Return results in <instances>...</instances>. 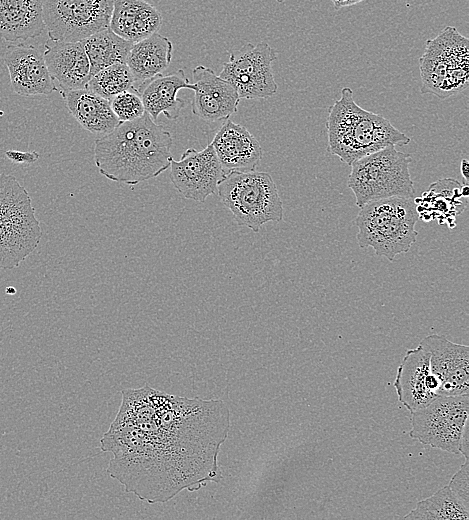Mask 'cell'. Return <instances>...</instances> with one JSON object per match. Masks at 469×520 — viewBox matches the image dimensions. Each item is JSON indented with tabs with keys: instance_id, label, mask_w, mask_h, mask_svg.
<instances>
[{
	"instance_id": "6da1fadb",
	"label": "cell",
	"mask_w": 469,
	"mask_h": 520,
	"mask_svg": "<svg viewBox=\"0 0 469 520\" xmlns=\"http://www.w3.org/2000/svg\"><path fill=\"white\" fill-rule=\"evenodd\" d=\"M121 394L100 447L112 454L107 472L126 492L164 503L219 481L218 454L230 429L222 400L167 394L148 384Z\"/></svg>"
},
{
	"instance_id": "7a4b0ae2",
	"label": "cell",
	"mask_w": 469,
	"mask_h": 520,
	"mask_svg": "<svg viewBox=\"0 0 469 520\" xmlns=\"http://www.w3.org/2000/svg\"><path fill=\"white\" fill-rule=\"evenodd\" d=\"M173 138L150 115L121 122L94 144V162L107 179L137 185L157 177L170 166Z\"/></svg>"
},
{
	"instance_id": "3957f363",
	"label": "cell",
	"mask_w": 469,
	"mask_h": 520,
	"mask_svg": "<svg viewBox=\"0 0 469 520\" xmlns=\"http://www.w3.org/2000/svg\"><path fill=\"white\" fill-rule=\"evenodd\" d=\"M353 96L350 87H343L341 97L329 107L326 128L330 154L351 165L383 148L409 144L407 135L382 115L360 107Z\"/></svg>"
},
{
	"instance_id": "277c9868",
	"label": "cell",
	"mask_w": 469,
	"mask_h": 520,
	"mask_svg": "<svg viewBox=\"0 0 469 520\" xmlns=\"http://www.w3.org/2000/svg\"><path fill=\"white\" fill-rule=\"evenodd\" d=\"M418 219L413 198L392 197L369 202L360 208L356 217L358 246L372 247L377 256L393 262L416 242Z\"/></svg>"
},
{
	"instance_id": "5b68a950",
	"label": "cell",
	"mask_w": 469,
	"mask_h": 520,
	"mask_svg": "<svg viewBox=\"0 0 469 520\" xmlns=\"http://www.w3.org/2000/svg\"><path fill=\"white\" fill-rule=\"evenodd\" d=\"M41 238L28 191L14 176L0 173V270L18 267Z\"/></svg>"
},
{
	"instance_id": "8992f818",
	"label": "cell",
	"mask_w": 469,
	"mask_h": 520,
	"mask_svg": "<svg viewBox=\"0 0 469 520\" xmlns=\"http://www.w3.org/2000/svg\"><path fill=\"white\" fill-rule=\"evenodd\" d=\"M216 192L236 223L253 232H258L268 222L283 220V203L267 172L228 171Z\"/></svg>"
},
{
	"instance_id": "52a82bcc",
	"label": "cell",
	"mask_w": 469,
	"mask_h": 520,
	"mask_svg": "<svg viewBox=\"0 0 469 520\" xmlns=\"http://www.w3.org/2000/svg\"><path fill=\"white\" fill-rule=\"evenodd\" d=\"M411 155L389 146L353 162L348 187L359 208L386 198H413L414 185L409 165Z\"/></svg>"
},
{
	"instance_id": "ba28073f",
	"label": "cell",
	"mask_w": 469,
	"mask_h": 520,
	"mask_svg": "<svg viewBox=\"0 0 469 520\" xmlns=\"http://www.w3.org/2000/svg\"><path fill=\"white\" fill-rule=\"evenodd\" d=\"M468 416V394L438 396L411 412L409 436L423 445L459 455L460 439Z\"/></svg>"
},
{
	"instance_id": "9c48e42d",
	"label": "cell",
	"mask_w": 469,
	"mask_h": 520,
	"mask_svg": "<svg viewBox=\"0 0 469 520\" xmlns=\"http://www.w3.org/2000/svg\"><path fill=\"white\" fill-rule=\"evenodd\" d=\"M114 1L43 0V20L49 39L77 42L108 28Z\"/></svg>"
},
{
	"instance_id": "30bf717a",
	"label": "cell",
	"mask_w": 469,
	"mask_h": 520,
	"mask_svg": "<svg viewBox=\"0 0 469 520\" xmlns=\"http://www.w3.org/2000/svg\"><path fill=\"white\" fill-rule=\"evenodd\" d=\"M228 53L219 76L236 89L240 99L269 98L277 92L272 69L277 52L267 42L246 43Z\"/></svg>"
},
{
	"instance_id": "8fae6325",
	"label": "cell",
	"mask_w": 469,
	"mask_h": 520,
	"mask_svg": "<svg viewBox=\"0 0 469 520\" xmlns=\"http://www.w3.org/2000/svg\"><path fill=\"white\" fill-rule=\"evenodd\" d=\"M170 180L185 199L204 202L214 194L226 173L211 143L204 149H187L179 160L171 159Z\"/></svg>"
},
{
	"instance_id": "7c38bea8",
	"label": "cell",
	"mask_w": 469,
	"mask_h": 520,
	"mask_svg": "<svg viewBox=\"0 0 469 520\" xmlns=\"http://www.w3.org/2000/svg\"><path fill=\"white\" fill-rule=\"evenodd\" d=\"M420 345L430 353V371L437 381L439 396L469 392V347L453 343L443 335L424 337Z\"/></svg>"
},
{
	"instance_id": "4fadbf2b",
	"label": "cell",
	"mask_w": 469,
	"mask_h": 520,
	"mask_svg": "<svg viewBox=\"0 0 469 520\" xmlns=\"http://www.w3.org/2000/svg\"><path fill=\"white\" fill-rule=\"evenodd\" d=\"M393 385L398 400L410 413L439 396L437 381L430 371V353L420 344L406 351Z\"/></svg>"
},
{
	"instance_id": "5bb4252c",
	"label": "cell",
	"mask_w": 469,
	"mask_h": 520,
	"mask_svg": "<svg viewBox=\"0 0 469 520\" xmlns=\"http://www.w3.org/2000/svg\"><path fill=\"white\" fill-rule=\"evenodd\" d=\"M192 77V112L195 116L207 122H217L229 119L237 112L240 97L230 83L203 65L192 70Z\"/></svg>"
},
{
	"instance_id": "9a60e30c",
	"label": "cell",
	"mask_w": 469,
	"mask_h": 520,
	"mask_svg": "<svg viewBox=\"0 0 469 520\" xmlns=\"http://www.w3.org/2000/svg\"><path fill=\"white\" fill-rule=\"evenodd\" d=\"M12 90L20 96L50 95L57 87L43 53L31 45L11 44L4 52Z\"/></svg>"
},
{
	"instance_id": "2e32d148",
	"label": "cell",
	"mask_w": 469,
	"mask_h": 520,
	"mask_svg": "<svg viewBox=\"0 0 469 520\" xmlns=\"http://www.w3.org/2000/svg\"><path fill=\"white\" fill-rule=\"evenodd\" d=\"M43 56L50 76L60 92L87 88L91 71L82 41L50 40L45 44Z\"/></svg>"
},
{
	"instance_id": "e0dca14e",
	"label": "cell",
	"mask_w": 469,
	"mask_h": 520,
	"mask_svg": "<svg viewBox=\"0 0 469 520\" xmlns=\"http://www.w3.org/2000/svg\"><path fill=\"white\" fill-rule=\"evenodd\" d=\"M225 171H254L262 158V147L249 130L224 120L210 142Z\"/></svg>"
},
{
	"instance_id": "ac0fdd59",
	"label": "cell",
	"mask_w": 469,
	"mask_h": 520,
	"mask_svg": "<svg viewBox=\"0 0 469 520\" xmlns=\"http://www.w3.org/2000/svg\"><path fill=\"white\" fill-rule=\"evenodd\" d=\"M140 95L145 112L156 122L160 114L169 120H176L184 107V101L177 97L181 89H191V82L187 79L184 70L162 75L140 82L134 88Z\"/></svg>"
},
{
	"instance_id": "d6986e66",
	"label": "cell",
	"mask_w": 469,
	"mask_h": 520,
	"mask_svg": "<svg viewBox=\"0 0 469 520\" xmlns=\"http://www.w3.org/2000/svg\"><path fill=\"white\" fill-rule=\"evenodd\" d=\"M161 12L145 0H115L109 28L132 43L158 32Z\"/></svg>"
},
{
	"instance_id": "ffe728a7",
	"label": "cell",
	"mask_w": 469,
	"mask_h": 520,
	"mask_svg": "<svg viewBox=\"0 0 469 520\" xmlns=\"http://www.w3.org/2000/svg\"><path fill=\"white\" fill-rule=\"evenodd\" d=\"M60 93L69 113L82 128L93 134L106 135L121 123L112 111L110 100L88 88Z\"/></svg>"
},
{
	"instance_id": "44dd1931",
	"label": "cell",
	"mask_w": 469,
	"mask_h": 520,
	"mask_svg": "<svg viewBox=\"0 0 469 520\" xmlns=\"http://www.w3.org/2000/svg\"><path fill=\"white\" fill-rule=\"evenodd\" d=\"M43 0H0V40L15 42L41 35Z\"/></svg>"
},
{
	"instance_id": "7402d4cb",
	"label": "cell",
	"mask_w": 469,
	"mask_h": 520,
	"mask_svg": "<svg viewBox=\"0 0 469 520\" xmlns=\"http://www.w3.org/2000/svg\"><path fill=\"white\" fill-rule=\"evenodd\" d=\"M173 45L158 32L133 43L126 60L135 82L162 74L172 60Z\"/></svg>"
},
{
	"instance_id": "603a6c76",
	"label": "cell",
	"mask_w": 469,
	"mask_h": 520,
	"mask_svg": "<svg viewBox=\"0 0 469 520\" xmlns=\"http://www.w3.org/2000/svg\"><path fill=\"white\" fill-rule=\"evenodd\" d=\"M82 44L90 63L91 76L108 66L126 63L133 45L109 27L83 39Z\"/></svg>"
},
{
	"instance_id": "cb8c5ba5",
	"label": "cell",
	"mask_w": 469,
	"mask_h": 520,
	"mask_svg": "<svg viewBox=\"0 0 469 520\" xmlns=\"http://www.w3.org/2000/svg\"><path fill=\"white\" fill-rule=\"evenodd\" d=\"M404 519L468 520L469 509L455 496L448 485L417 503Z\"/></svg>"
},
{
	"instance_id": "d4e9b609",
	"label": "cell",
	"mask_w": 469,
	"mask_h": 520,
	"mask_svg": "<svg viewBox=\"0 0 469 520\" xmlns=\"http://www.w3.org/2000/svg\"><path fill=\"white\" fill-rule=\"evenodd\" d=\"M87 88L111 100L122 92L134 90L135 79L126 63H117L93 74Z\"/></svg>"
},
{
	"instance_id": "484cf974",
	"label": "cell",
	"mask_w": 469,
	"mask_h": 520,
	"mask_svg": "<svg viewBox=\"0 0 469 520\" xmlns=\"http://www.w3.org/2000/svg\"><path fill=\"white\" fill-rule=\"evenodd\" d=\"M110 105L120 122L136 120L145 113L142 99L135 89L114 96L110 100Z\"/></svg>"
},
{
	"instance_id": "4316f807",
	"label": "cell",
	"mask_w": 469,
	"mask_h": 520,
	"mask_svg": "<svg viewBox=\"0 0 469 520\" xmlns=\"http://www.w3.org/2000/svg\"><path fill=\"white\" fill-rule=\"evenodd\" d=\"M469 469L468 459H465L464 464L453 475L448 486L455 494V496L469 509Z\"/></svg>"
},
{
	"instance_id": "83f0119b",
	"label": "cell",
	"mask_w": 469,
	"mask_h": 520,
	"mask_svg": "<svg viewBox=\"0 0 469 520\" xmlns=\"http://www.w3.org/2000/svg\"><path fill=\"white\" fill-rule=\"evenodd\" d=\"M5 156L13 163L29 166L39 159L36 151L7 150Z\"/></svg>"
},
{
	"instance_id": "f1b7e54d",
	"label": "cell",
	"mask_w": 469,
	"mask_h": 520,
	"mask_svg": "<svg viewBox=\"0 0 469 520\" xmlns=\"http://www.w3.org/2000/svg\"><path fill=\"white\" fill-rule=\"evenodd\" d=\"M468 432H469V430H468V422H467L463 428L461 439H460V454L463 455L465 457V459H468V449H469Z\"/></svg>"
},
{
	"instance_id": "f546056e",
	"label": "cell",
	"mask_w": 469,
	"mask_h": 520,
	"mask_svg": "<svg viewBox=\"0 0 469 520\" xmlns=\"http://www.w3.org/2000/svg\"><path fill=\"white\" fill-rule=\"evenodd\" d=\"M335 9L349 7L365 0H330Z\"/></svg>"
},
{
	"instance_id": "4dcf8cb0",
	"label": "cell",
	"mask_w": 469,
	"mask_h": 520,
	"mask_svg": "<svg viewBox=\"0 0 469 520\" xmlns=\"http://www.w3.org/2000/svg\"><path fill=\"white\" fill-rule=\"evenodd\" d=\"M460 171L466 184H468L469 164L466 159L461 161Z\"/></svg>"
},
{
	"instance_id": "1f68e13d",
	"label": "cell",
	"mask_w": 469,
	"mask_h": 520,
	"mask_svg": "<svg viewBox=\"0 0 469 520\" xmlns=\"http://www.w3.org/2000/svg\"><path fill=\"white\" fill-rule=\"evenodd\" d=\"M6 293L7 294H15L16 293V289L14 287H8L6 289Z\"/></svg>"
}]
</instances>
